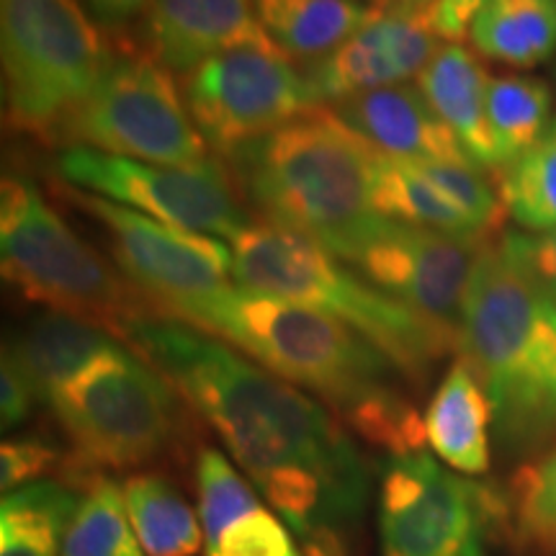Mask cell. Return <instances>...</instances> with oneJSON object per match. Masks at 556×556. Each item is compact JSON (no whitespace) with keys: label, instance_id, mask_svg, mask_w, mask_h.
<instances>
[{"label":"cell","instance_id":"20","mask_svg":"<svg viewBox=\"0 0 556 556\" xmlns=\"http://www.w3.org/2000/svg\"><path fill=\"white\" fill-rule=\"evenodd\" d=\"M116 345L119 343L111 332L99 325L50 309L29 319L26 328L3 348H9L21 368L29 374L41 402H47Z\"/></svg>","mask_w":556,"mask_h":556},{"label":"cell","instance_id":"27","mask_svg":"<svg viewBox=\"0 0 556 556\" xmlns=\"http://www.w3.org/2000/svg\"><path fill=\"white\" fill-rule=\"evenodd\" d=\"M497 191L526 232L556 229V119L526 155L500 170Z\"/></svg>","mask_w":556,"mask_h":556},{"label":"cell","instance_id":"25","mask_svg":"<svg viewBox=\"0 0 556 556\" xmlns=\"http://www.w3.org/2000/svg\"><path fill=\"white\" fill-rule=\"evenodd\" d=\"M124 503L148 556H193L204 544L201 520L168 479L155 475L127 479Z\"/></svg>","mask_w":556,"mask_h":556},{"label":"cell","instance_id":"11","mask_svg":"<svg viewBox=\"0 0 556 556\" xmlns=\"http://www.w3.org/2000/svg\"><path fill=\"white\" fill-rule=\"evenodd\" d=\"M65 186L96 193L152 219L232 242L250 222L219 163L160 165L70 144L58 157Z\"/></svg>","mask_w":556,"mask_h":556},{"label":"cell","instance_id":"26","mask_svg":"<svg viewBox=\"0 0 556 556\" xmlns=\"http://www.w3.org/2000/svg\"><path fill=\"white\" fill-rule=\"evenodd\" d=\"M484 106L500 170L526 155L552 124V90L531 75L490 78Z\"/></svg>","mask_w":556,"mask_h":556},{"label":"cell","instance_id":"18","mask_svg":"<svg viewBox=\"0 0 556 556\" xmlns=\"http://www.w3.org/2000/svg\"><path fill=\"white\" fill-rule=\"evenodd\" d=\"M486 83L477 54L462 45H443L428 67L417 75V88L422 90L430 106L462 144L477 168L500 170L495 144L486 127Z\"/></svg>","mask_w":556,"mask_h":556},{"label":"cell","instance_id":"33","mask_svg":"<svg viewBox=\"0 0 556 556\" xmlns=\"http://www.w3.org/2000/svg\"><path fill=\"white\" fill-rule=\"evenodd\" d=\"M528 281L556 299V229L548 232H507L497 242Z\"/></svg>","mask_w":556,"mask_h":556},{"label":"cell","instance_id":"17","mask_svg":"<svg viewBox=\"0 0 556 556\" xmlns=\"http://www.w3.org/2000/svg\"><path fill=\"white\" fill-rule=\"evenodd\" d=\"M263 34L253 0H152L142 16L148 54L170 73H191L214 54Z\"/></svg>","mask_w":556,"mask_h":556},{"label":"cell","instance_id":"35","mask_svg":"<svg viewBox=\"0 0 556 556\" xmlns=\"http://www.w3.org/2000/svg\"><path fill=\"white\" fill-rule=\"evenodd\" d=\"M41 397L37 387L31 384L29 374L21 368L9 348H3V366H0V420L3 430L21 426L34 413Z\"/></svg>","mask_w":556,"mask_h":556},{"label":"cell","instance_id":"7","mask_svg":"<svg viewBox=\"0 0 556 556\" xmlns=\"http://www.w3.org/2000/svg\"><path fill=\"white\" fill-rule=\"evenodd\" d=\"M0 268L29 302L122 338L131 323L150 317L135 283L124 281L41 199L37 186L18 176H5L0 189Z\"/></svg>","mask_w":556,"mask_h":556},{"label":"cell","instance_id":"12","mask_svg":"<svg viewBox=\"0 0 556 556\" xmlns=\"http://www.w3.org/2000/svg\"><path fill=\"white\" fill-rule=\"evenodd\" d=\"M60 193L106 229L116 266L160 315L229 287L235 255L212 235L152 219L73 186H62Z\"/></svg>","mask_w":556,"mask_h":556},{"label":"cell","instance_id":"29","mask_svg":"<svg viewBox=\"0 0 556 556\" xmlns=\"http://www.w3.org/2000/svg\"><path fill=\"white\" fill-rule=\"evenodd\" d=\"M197 486L206 552L217 546L227 528L263 507L253 486L235 471L229 458L217 448H201L197 458Z\"/></svg>","mask_w":556,"mask_h":556},{"label":"cell","instance_id":"28","mask_svg":"<svg viewBox=\"0 0 556 556\" xmlns=\"http://www.w3.org/2000/svg\"><path fill=\"white\" fill-rule=\"evenodd\" d=\"M62 556H148L131 528L124 486L96 479L70 520Z\"/></svg>","mask_w":556,"mask_h":556},{"label":"cell","instance_id":"37","mask_svg":"<svg viewBox=\"0 0 556 556\" xmlns=\"http://www.w3.org/2000/svg\"><path fill=\"white\" fill-rule=\"evenodd\" d=\"M302 548V556H348L345 541L338 533V526H309L294 533Z\"/></svg>","mask_w":556,"mask_h":556},{"label":"cell","instance_id":"14","mask_svg":"<svg viewBox=\"0 0 556 556\" xmlns=\"http://www.w3.org/2000/svg\"><path fill=\"white\" fill-rule=\"evenodd\" d=\"M484 245L486 238H462L381 217L351 268L458 345L464 299Z\"/></svg>","mask_w":556,"mask_h":556},{"label":"cell","instance_id":"22","mask_svg":"<svg viewBox=\"0 0 556 556\" xmlns=\"http://www.w3.org/2000/svg\"><path fill=\"white\" fill-rule=\"evenodd\" d=\"M371 206L379 217L435 232L484 238L462 208L420 170L417 163L379 155L371 157Z\"/></svg>","mask_w":556,"mask_h":556},{"label":"cell","instance_id":"4","mask_svg":"<svg viewBox=\"0 0 556 556\" xmlns=\"http://www.w3.org/2000/svg\"><path fill=\"white\" fill-rule=\"evenodd\" d=\"M163 317L240 348L276 377L319 394L343 417L394 387L397 366L377 345L340 319L291 299L227 287Z\"/></svg>","mask_w":556,"mask_h":556},{"label":"cell","instance_id":"13","mask_svg":"<svg viewBox=\"0 0 556 556\" xmlns=\"http://www.w3.org/2000/svg\"><path fill=\"white\" fill-rule=\"evenodd\" d=\"M492 495L433 456L389 458L381 471V556H486Z\"/></svg>","mask_w":556,"mask_h":556},{"label":"cell","instance_id":"3","mask_svg":"<svg viewBox=\"0 0 556 556\" xmlns=\"http://www.w3.org/2000/svg\"><path fill=\"white\" fill-rule=\"evenodd\" d=\"M464 361L482 381L500 443L531 448L556 428V299L486 245L464 299Z\"/></svg>","mask_w":556,"mask_h":556},{"label":"cell","instance_id":"34","mask_svg":"<svg viewBox=\"0 0 556 556\" xmlns=\"http://www.w3.org/2000/svg\"><path fill=\"white\" fill-rule=\"evenodd\" d=\"M58 448L41 438H11L0 448V486L9 495L29 482L34 484L58 464Z\"/></svg>","mask_w":556,"mask_h":556},{"label":"cell","instance_id":"6","mask_svg":"<svg viewBox=\"0 0 556 556\" xmlns=\"http://www.w3.org/2000/svg\"><path fill=\"white\" fill-rule=\"evenodd\" d=\"M111 60L80 0H0L3 111L18 135L60 139Z\"/></svg>","mask_w":556,"mask_h":556},{"label":"cell","instance_id":"38","mask_svg":"<svg viewBox=\"0 0 556 556\" xmlns=\"http://www.w3.org/2000/svg\"><path fill=\"white\" fill-rule=\"evenodd\" d=\"M409 3H433V0H409Z\"/></svg>","mask_w":556,"mask_h":556},{"label":"cell","instance_id":"2","mask_svg":"<svg viewBox=\"0 0 556 556\" xmlns=\"http://www.w3.org/2000/svg\"><path fill=\"white\" fill-rule=\"evenodd\" d=\"M371 157L364 139L323 106L225 160L263 219L351 266L381 219L371 206Z\"/></svg>","mask_w":556,"mask_h":556},{"label":"cell","instance_id":"1","mask_svg":"<svg viewBox=\"0 0 556 556\" xmlns=\"http://www.w3.org/2000/svg\"><path fill=\"white\" fill-rule=\"evenodd\" d=\"M124 340L217 430L291 531L364 513V456L317 400L180 319L142 317Z\"/></svg>","mask_w":556,"mask_h":556},{"label":"cell","instance_id":"32","mask_svg":"<svg viewBox=\"0 0 556 556\" xmlns=\"http://www.w3.org/2000/svg\"><path fill=\"white\" fill-rule=\"evenodd\" d=\"M206 556H299V552L287 528L261 507L227 528Z\"/></svg>","mask_w":556,"mask_h":556},{"label":"cell","instance_id":"9","mask_svg":"<svg viewBox=\"0 0 556 556\" xmlns=\"http://www.w3.org/2000/svg\"><path fill=\"white\" fill-rule=\"evenodd\" d=\"M60 139L142 163L197 165L208 160L206 139L193 124L170 70L139 52L114 54Z\"/></svg>","mask_w":556,"mask_h":556},{"label":"cell","instance_id":"5","mask_svg":"<svg viewBox=\"0 0 556 556\" xmlns=\"http://www.w3.org/2000/svg\"><path fill=\"white\" fill-rule=\"evenodd\" d=\"M238 287L307 304L340 319L377 345L407 377H422L438 358L458 348L407 304L361 281L356 270L317 242L270 222H250L232 240Z\"/></svg>","mask_w":556,"mask_h":556},{"label":"cell","instance_id":"21","mask_svg":"<svg viewBox=\"0 0 556 556\" xmlns=\"http://www.w3.org/2000/svg\"><path fill=\"white\" fill-rule=\"evenodd\" d=\"M379 5L364 0H253L258 24L278 50L309 65L371 24Z\"/></svg>","mask_w":556,"mask_h":556},{"label":"cell","instance_id":"15","mask_svg":"<svg viewBox=\"0 0 556 556\" xmlns=\"http://www.w3.org/2000/svg\"><path fill=\"white\" fill-rule=\"evenodd\" d=\"M441 50V37L428 21V3L397 0L379 5L371 24L353 34L328 58L304 70L317 106L371 93V90L405 86L417 78Z\"/></svg>","mask_w":556,"mask_h":556},{"label":"cell","instance_id":"16","mask_svg":"<svg viewBox=\"0 0 556 556\" xmlns=\"http://www.w3.org/2000/svg\"><path fill=\"white\" fill-rule=\"evenodd\" d=\"M330 111L379 155L407 163L469 160L417 86L405 83L371 90L340 101Z\"/></svg>","mask_w":556,"mask_h":556},{"label":"cell","instance_id":"8","mask_svg":"<svg viewBox=\"0 0 556 556\" xmlns=\"http://www.w3.org/2000/svg\"><path fill=\"white\" fill-rule=\"evenodd\" d=\"M47 405L90 467L148 464L163 454L178 428V405L168 379L122 343Z\"/></svg>","mask_w":556,"mask_h":556},{"label":"cell","instance_id":"30","mask_svg":"<svg viewBox=\"0 0 556 556\" xmlns=\"http://www.w3.org/2000/svg\"><path fill=\"white\" fill-rule=\"evenodd\" d=\"M420 170L433 180V184L446 193L451 204L462 208L471 219L479 232L490 235L500 227L505 217L503 199L500 191L490 186V180L482 176V168H477L469 160H441V163H417Z\"/></svg>","mask_w":556,"mask_h":556},{"label":"cell","instance_id":"31","mask_svg":"<svg viewBox=\"0 0 556 556\" xmlns=\"http://www.w3.org/2000/svg\"><path fill=\"white\" fill-rule=\"evenodd\" d=\"M518 523L526 536L556 541V451L520 479Z\"/></svg>","mask_w":556,"mask_h":556},{"label":"cell","instance_id":"36","mask_svg":"<svg viewBox=\"0 0 556 556\" xmlns=\"http://www.w3.org/2000/svg\"><path fill=\"white\" fill-rule=\"evenodd\" d=\"M93 18L103 26H124L129 21L142 18L152 0H83Z\"/></svg>","mask_w":556,"mask_h":556},{"label":"cell","instance_id":"19","mask_svg":"<svg viewBox=\"0 0 556 556\" xmlns=\"http://www.w3.org/2000/svg\"><path fill=\"white\" fill-rule=\"evenodd\" d=\"M428 446L451 469L482 475L490 469V426L495 420L482 381L458 358L438 384L426 409Z\"/></svg>","mask_w":556,"mask_h":556},{"label":"cell","instance_id":"10","mask_svg":"<svg viewBox=\"0 0 556 556\" xmlns=\"http://www.w3.org/2000/svg\"><path fill=\"white\" fill-rule=\"evenodd\" d=\"M184 99L201 137L222 157L323 109L304 73L268 34L201 62L186 75Z\"/></svg>","mask_w":556,"mask_h":556},{"label":"cell","instance_id":"24","mask_svg":"<svg viewBox=\"0 0 556 556\" xmlns=\"http://www.w3.org/2000/svg\"><path fill=\"white\" fill-rule=\"evenodd\" d=\"M78 505L75 490L58 482H34L9 492L0 505V556H62V541Z\"/></svg>","mask_w":556,"mask_h":556},{"label":"cell","instance_id":"23","mask_svg":"<svg viewBox=\"0 0 556 556\" xmlns=\"http://www.w3.org/2000/svg\"><path fill=\"white\" fill-rule=\"evenodd\" d=\"M469 34L484 58L536 67L556 52V0H484Z\"/></svg>","mask_w":556,"mask_h":556}]
</instances>
